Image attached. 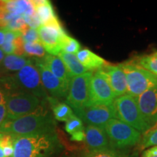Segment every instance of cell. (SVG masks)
<instances>
[{"label": "cell", "instance_id": "obj_38", "mask_svg": "<svg viewBox=\"0 0 157 157\" xmlns=\"http://www.w3.org/2000/svg\"><path fill=\"white\" fill-rule=\"evenodd\" d=\"M0 157H5V154H4V151H3V148L1 146H0Z\"/></svg>", "mask_w": 157, "mask_h": 157}, {"label": "cell", "instance_id": "obj_18", "mask_svg": "<svg viewBox=\"0 0 157 157\" xmlns=\"http://www.w3.org/2000/svg\"><path fill=\"white\" fill-rule=\"evenodd\" d=\"M31 3L38 15L42 25L54 24L60 22L50 1L37 0L31 1Z\"/></svg>", "mask_w": 157, "mask_h": 157}, {"label": "cell", "instance_id": "obj_17", "mask_svg": "<svg viewBox=\"0 0 157 157\" xmlns=\"http://www.w3.org/2000/svg\"><path fill=\"white\" fill-rule=\"evenodd\" d=\"M31 61L27 57L7 55L0 64V78L17 73Z\"/></svg>", "mask_w": 157, "mask_h": 157}, {"label": "cell", "instance_id": "obj_40", "mask_svg": "<svg viewBox=\"0 0 157 157\" xmlns=\"http://www.w3.org/2000/svg\"><path fill=\"white\" fill-rule=\"evenodd\" d=\"M2 135H3L2 133H0V137H1L2 136Z\"/></svg>", "mask_w": 157, "mask_h": 157}, {"label": "cell", "instance_id": "obj_16", "mask_svg": "<svg viewBox=\"0 0 157 157\" xmlns=\"http://www.w3.org/2000/svg\"><path fill=\"white\" fill-rule=\"evenodd\" d=\"M40 60L56 77L66 84H70L72 76L63 61L58 56L48 54L44 58L40 59Z\"/></svg>", "mask_w": 157, "mask_h": 157}, {"label": "cell", "instance_id": "obj_25", "mask_svg": "<svg viewBox=\"0 0 157 157\" xmlns=\"http://www.w3.org/2000/svg\"><path fill=\"white\" fill-rule=\"evenodd\" d=\"M23 48L25 57H35L37 59H42L46 56V50L40 42L24 43Z\"/></svg>", "mask_w": 157, "mask_h": 157}, {"label": "cell", "instance_id": "obj_4", "mask_svg": "<svg viewBox=\"0 0 157 157\" xmlns=\"http://www.w3.org/2000/svg\"><path fill=\"white\" fill-rule=\"evenodd\" d=\"M113 106L117 119L137 129L141 134L151 129L141 113L136 99L129 94L116 98Z\"/></svg>", "mask_w": 157, "mask_h": 157}, {"label": "cell", "instance_id": "obj_37", "mask_svg": "<svg viewBox=\"0 0 157 157\" xmlns=\"http://www.w3.org/2000/svg\"><path fill=\"white\" fill-rule=\"evenodd\" d=\"M4 58H5V53H4L3 51L2 50V49L0 48V64L2 62Z\"/></svg>", "mask_w": 157, "mask_h": 157}, {"label": "cell", "instance_id": "obj_5", "mask_svg": "<svg viewBox=\"0 0 157 157\" xmlns=\"http://www.w3.org/2000/svg\"><path fill=\"white\" fill-rule=\"evenodd\" d=\"M127 78V94L136 98L157 85V76L131 61L120 63Z\"/></svg>", "mask_w": 157, "mask_h": 157}, {"label": "cell", "instance_id": "obj_7", "mask_svg": "<svg viewBox=\"0 0 157 157\" xmlns=\"http://www.w3.org/2000/svg\"><path fill=\"white\" fill-rule=\"evenodd\" d=\"M93 73L88 71L72 77L69 84L66 103L74 113L88 106L90 100V84Z\"/></svg>", "mask_w": 157, "mask_h": 157}, {"label": "cell", "instance_id": "obj_9", "mask_svg": "<svg viewBox=\"0 0 157 157\" xmlns=\"http://www.w3.org/2000/svg\"><path fill=\"white\" fill-rule=\"evenodd\" d=\"M116 95L101 69L93 74L90 84V100L88 106L113 104Z\"/></svg>", "mask_w": 157, "mask_h": 157}, {"label": "cell", "instance_id": "obj_28", "mask_svg": "<svg viewBox=\"0 0 157 157\" xmlns=\"http://www.w3.org/2000/svg\"><path fill=\"white\" fill-rule=\"evenodd\" d=\"M84 128L85 127L83 125V121L76 115H74L67 121H66L65 129L67 133L71 135V136L78 132L84 130Z\"/></svg>", "mask_w": 157, "mask_h": 157}, {"label": "cell", "instance_id": "obj_21", "mask_svg": "<svg viewBox=\"0 0 157 157\" xmlns=\"http://www.w3.org/2000/svg\"><path fill=\"white\" fill-rule=\"evenodd\" d=\"M5 10L10 13L22 15V16L31 15L36 11L31 3V1H25V0L5 1Z\"/></svg>", "mask_w": 157, "mask_h": 157}, {"label": "cell", "instance_id": "obj_11", "mask_svg": "<svg viewBox=\"0 0 157 157\" xmlns=\"http://www.w3.org/2000/svg\"><path fill=\"white\" fill-rule=\"evenodd\" d=\"M74 114L87 125L101 127H105L111 119H117L113 104L87 106L74 112Z\"/></svg>", "mask_w": 157, "mask_h": 157}, {"label": "cell", "instance_id": "obj_26", "mask_svg": "<svg viewBox=\"0 0 157 157\" xmlns=\"http://www.w3.org/2000/svg\"><path fill=\"white\" fill-rule=\"evenodd\" d=\"M5 31V42L1 47L2 50L3 51L4 53L7 55H12L14 53V42L15 39L17 36H21V33L17 31H14L8 30V29H4Z\"/></svg>", "mask_w": 157, "mask_h": 157}, {"label": "cell", "instance_id": "obj_6", "mask_svg": "<svg viewBox=\"0 0 157 157\" xmlns=\"http://www.w3.org/2000/svg\"><path fill=\"white\" fill-rule=\"evenodd\" d=\"M104 128L113 149L126 150L140 143L142 138L139 131L117 119L110 120Z\"/></svg>", "mask_w": 157, "mask_h": 157}, {"label": "cell", "instance_id": "obj_36", "mask_svg": "<svg viewBox=\"0 0 157 157\" xmlns=\"http://www.w3.org/2000/svg\"><path fill=\"white\" fill-rule=\"evenodd\" d=\"M5 39V31L3 29H0V47L2 46Z\"/></svg>", "mask_w": 157, "mask_h": 157}, {"label": "cell", "instance_id": "obj_39", "mask_svg": "<svg viewBox=\"0 0 157 157\" xmlns=\"http://www.w3.org/2000/svg\"><path fill=\"white\" fill-rule=\"evenodd\" d=\"M61 157H76L75 156H73V155H64Z\"/></svg>", "mask_w": 157, "mask_h": 157}, {"label": "cell", "instance_id": "obj_2", "mask_svg": "<svg viewBox=\"0 0 157 157\" xmlns=\"http://www.w3.org/2000/svg\"><path fill=\"white\" fill-rule=\"evenodd\" d=\"M62 148L56 130L15 137L13 157H52Z\"/></svg>", "mask_w": 157, "mask_h": 157}, {"label": "cell", "instance_id": "obj_33", "mask_svg": "<svg viewBox=\"0 0 157 157\" xmlns=\"http://www.w3.org/2000/svg\"><path fill=\"white\" fill-rule=\"evenodd\" d=\"M7 119V106L6 103L0 104V127Z\"/></svg>", "mask_w": 157, "mask_h": 157}, {"label": "cell", "instance_id": "obj_19", "mask_svg": "<svg viewBox=\"0 0 157 157\" xmlns=\"http://www.w3.org/2000/svg\"><path fill=\"white\" fill-rule=\"evenodd\" d=\"M76 56L78 61L88 71L95 69H101L105 66V60L89 49L80 50Z\"/></svg>", "mask_w": 157, "mask_h": 157}, {"label": "cell", "instance_id": "obj_32", "mask_svg": "<svg viewBox=\"0 0 157 157\" xmlns=\"http://www.w3.org/2000/svg\"><path fill=\"white\" fill-rule=\"evenodd\" d=\"M142 157H157V146L146 148L143 152Z\"/></svg>", "mask_w": 157, "mask_h": 157}, {"label": "cell", "instance_id": "obj_10", "mask_svg": "<svg viewBox=\"0 0 157 157\" xmlns=\"http://www.w3.org/2000/svg\"><path fill=\"white\" fill-rule=\"evenodd\" d=\"M36 31L44 50L50 55L58 56L59 52L62 51L63 39L67 35L60 22L41 25Z\"/></svg>", "mask_w": 157, "mask_h": 157}, {"label": "cell", "instance_id": "obj_31", "mask_svg": "<svg viewBox=\"0 0 157 157\" xmlns=\"http://www.w3.org/2000/svg\"><path fill=\"white\" fill-rule=\"evenodd\" d=\"M25 20V22L29 28L33 29H37L42 25L39 17L37 15L36 12L35 11L34 13L29 15H24L23 16Z\"/></svg>", "mask_w": 157, "mask_h": 157}, {"label": "cell", "instance_id": "obj_35", "mask_svg": "<svg viewBox=\"0 0 157 157\" xmlns=\"http://www.w3.org/2000/svg\"><path fill=\"white\" fill-rule=\"evenodd\" d=\"M9 94L6 90L0 86V104L6 103Z\"/></svg>", "mask_w": 157, "mask_h": 157}, {"label": "cell", "instance_id": "obj_30", "mask_svg": "<svg viewBox=\"0 0 157 157\" xmlns=\"http://www.w3.org/2000/svg\"><path fill=\"white\" fill-rule=\"evenodd\" d=\"M21 37H22L24 43L40 42V39H39V36L37 31L36 29H31L29 27H28L25 31H23L21 33Z\"/></svg>", "mask_w": 157, "mask_h": 157}, {"label": "cell", "instance_id": "obj_29", "mask_svg": "<svg viewBox=\"0 0 157 157\" xmlns=\"http://www.w3.org/2000/svg\"><path fill=\"white\" fill-rule=\"evenodd\" d=\"M62 51L70 54H76L81 48V44L75 39L67 34L62 41Z\"/></svg>", "mask_w": 157, "mask_h": 157}, {"label": "cell", "instance_id": "obj_23", "mask_svg": "<svg viewBox=\"0 0 157 157\" xmlns=\"http://www.w3.org/2000/svg\"><path fill=\"white\" fill-rule=\"evenodd\" d=\"M131 62L157 76V52L150 55L138 56Z\"/></svg>", "mask_w": 157, "mask_h": 157}, {"label": "cell", "instance_id": "obj_8", "mask_svg": "<svg viewBox=\"0 0 157 157\" xmlns=\"http://www.w3.org/2000/svg\"><path fill=\"white\" fill-rule=\"evenodd\" d=\"M42 103L38 98L26 92L10 94L6 102L7 119H15L33 113Z\"/></svg>", "mask_w": 157, "mask_h": 157}, {"label": "cell", "instance_id": "obj_3", "mask_svg": "<svg viewBox=\"0 0 157 157\" xmlns=\"http://www.w3.org/2000/svg\"><path fill=\"white\" fill-rule=\"evenodd\" d=\"M0 86L8 94L26 92L33 94L42 102L48 103V94L43 86L40 73L31 61L17 73L0 78Z\"/></svg>", "mask_w": 157, "mask_h": 157}, {"label": "cell", "instance_id": "obj_12", "mask_svg": "<svg viewBox=\"0 0 157 157\" xmlns=\"http://www.w3.org/2000/svg\"><path fill=\"white\" fill-rule=\"evenodd\" d=\"M34 61L40 73L43 86L48 94L50 95V97L57 100L67 97L69 84L56 77L42 63L40 59L35 58Z\"/></svg>", "mask_w": 157, "mask_h": 157}, {"label": "cell", "instance_id": "obj_14", "mask_svg": "<svg viewBox=\"0 0 157 157\" xmlns=\"http://www.w3.org/2000/svg\"><path fill=\"white\" fill-rule=\"evenodd\" d=\"M85 131V143L88 151H101L112 148L105 128L93 125H87Z\"/></svg>", "mask_w": 157, "mask_h": 157}, {"label": "cell", "instance_id": "obj_13", "mask_svg": "<svg viewBox=\"0 0 157 157\" xmlns=\"http://www.w3.org/2000/svg\"><path fill=\"white\" fill-rule=\"evenodd\" d=\"M141 113L151 127L157 124V85L135 98Z\"/></svg>", "mask_w": 157, "mask_h": 157}, {"label": "cell", "instance_id": "obj_1", "mask_svg": "<svg viewBox=\"0 0 157 157\" xmlns=\"http://www.w3.org/2000/svg\"><path fill=\"white\" fill-rule=\"evenodd\" d=\"M55 118L46 107L42 105L33 113L15 119H6L0 127V133L14 137L27 136L56 130Z\"/></svg>", "mask_w": 157, "mask_h": 157}, {"label": "cell", "instance_id": "obj_34", "mask_svg": "<svg viewBox=\"0 0 157 157\" xmlns=\"http://www.w3.org/2000/svg\"><path fill=\"white\" fill-rule=\"evenodd\" d=\"M85 129V128H84ZM71 140L76 142H82L85 140V131H81L71 136Z\"/></svg>", "mask_w": 157, "mask_h": 157}, {"label": "cell", "instance_id": "obj_15", "mask_svg": "<svg viewBox=\"0 0 157 157\" xmlns=\"http://www.w3.org/2000/svg\"><path fill=\"white\" fill-rule=\"evenodd\" d=\"M106 76L116 97L127 94V78L124 72L119 65H105L101 68Z\"/></svg>", "mask_w": 157, "mask_h": 157}, {"label": "cell", "instance_id": "obj_24", "mask_svg": "<svg viewBox=\"0 0 157 157\" xmlns=\"http://www.w3.org/2000/svg\"><path fill=\"white\" fill-rule=\"evenodd\" d=\"M82 157H139L136 153H131L126 150L111 148L101 151H87Z\"/></svg>", "mask_w": 157, "mask_h": 157}, {"label": "cell", "instance_id": "obj_20", "mask_svg": "<svg viewBox=\"0 0 157 157\" xmlns=\"http://www.w3.org/2000/svg\"><path fill=\"white\" fill-rule=\"evenodd\" d=\"M52 109L55 119L59 121H67L74 114L73 110L66 103L59 102L56 98L49 96L48 99Z\"/></svg>", "mask_w": 157, "mask_h": 157}, {"label": "cell", "instance_id": "obj_27", "mask_svg": "<svg viewBox=\"0 0 157 157\" xmlns=\"http://www.w3.org/2000/svg\"><path fill=\"white\" fill-rule=\"evenodd\" d=\"M140 144L141 149H146L157 146V127L149 129L143 134Z\"/></svg>", "mask_w": 157, "mask_h": 157}, {"label": "cell", "instance_id": "obj_22", "mask_svg": "<svg viewBox=\"0 0 157 157\" xmlns=\"http://www.w3.org/2000/svg\"><path fill=\"white\" fill-rule=\"evenodd\" d=\"M58 56L63 61L72 77L82 75V74L88 72V71L82 66L81 63L78 61L76 55L67 53L63 51H60L59 52Z\"/></svg>", "mask_w": 157, "mask_h": 157}]
</instances>
